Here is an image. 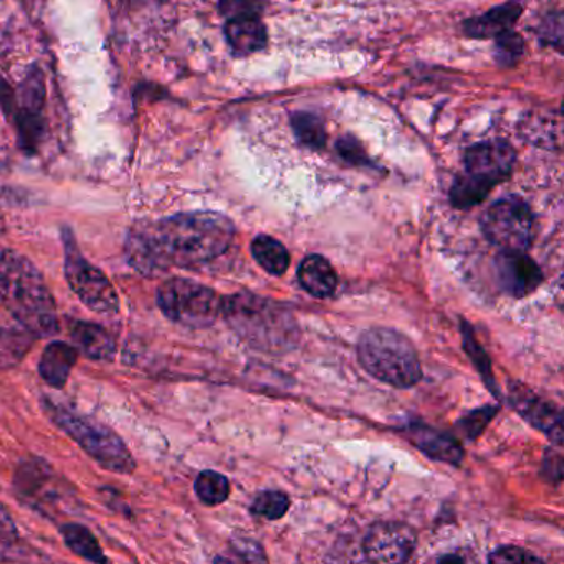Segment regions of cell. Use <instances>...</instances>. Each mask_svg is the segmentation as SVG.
Wrapping results in <instances>:
<instances>
[{
	"label": "cell",
	"instance_id": "obj_22",
	"mask_svg": "<svg viewBox=\"0 0 564 564\" xmlns=\"http://www.w3.org/2000/svg\"><path fill=\"white\" fill-rule=\"evenodd\" d=\"M65 544L78 556L91 561V563H108L100 543L95 534L84 524L68 523L62 527Z\"/></svg>",
	"mask_w": 564,
	"mask_h": 564
},
{
	"label": "cell",
	"instance_id": "obj_2",
	"mask_svg": "<svg viewBox=\"0 0 564 564\" xmlns=\"http://www.w3.org/2000/svg\"><path fill=\"white\" fill-rule=\"evenodd\" d=\"M0 302L31 335L61 332L57 305L37 267L15 250L0 247Z\"/></svg>",
	"mask_w": 564,
	"mask_h": 564
},
{
	"label": "cell",
	"instance_id": "obj_34",
	"mask_svg": "<svg viewBox=\"0 0 564 564\" xmlns=\"http://www.w3.org/2000/svg\"><path fill=\"white\" fill-rule=\"evenodd\" d=\"M0 107L11 118L15 107V90L4 77H0Z\"/></svg>",
	"mask_w": 564,
	"mask_h": 564
},
{
	"label": "cell",
	"instance_id": "obj_26",
	"mask_svg": "<svg viewBox=\"0 0 564 564\" xmlns=\"http://www.w3.org/2000/svg\"><path fill=\"white\" fill-rule=\"evenodd\" d=\"M524 54V42L517 32L508 31L495 37L494 58L500 67H514Z\"/></svg>",
	"mask_w": 564,
	"mask_h": 564
},
{
	"label": "cell",
	"instance_id": "obj_17",
	"mask_svg": "<svg viewBox=\"0 0 564 564\" xmlns=\"http://www.w3.org/2000/svg\"><path fill=\"white\" fill-rule=\"evenodd\" d=\"M72 339L87 358L94 361L110 362L117 356L113 336L97 323L74 322L70 326Z\"/></svg>",
	"mask_w": 564,
	"mask_h": 564
},
{
	"label": "cell",
	"instance_id": "obj_12",
	"mask_svg": "<svg viewBox=\"0 0 564 564\" xmlns=\"http://www.w3.org/2000/svg\"><path fill=\"white\" fill-rule=\"evenodd\" d=\"M495 273L500 289L513 299L531 295L543 282V272L527 252L501 250L495 259Z\"/></svg>",
	"mask_w": 564,
	"mask_h": 564
},
{
	"label": "cell",
	"instance_id": "obj_10",
	"mask_svg": "<svg viewBox=\"0 0 564 564\" xmlns=\"http://www.w3.org/2000/svg\"><path fill=\"white\" fill-rule=\"evenodd\" d=\"M481 230L488 242L500 250L527 252L533 242L534 216L520 197H505L481 216Z\"/></svg>",
	"mask_w": 564,
	"mask_h": 564
},
{
	"label": "cell",
	"instance_id": "obj_23",
	"mask_svg": "<svg viewBox=\"0 0 564 564\" xmlns=\"http://www.w3.org/2000/svg\"><path fill=\"white\" fill-rule=\"evenodd\" d=\"M290 124H292L296 140L303 147L316 151L326 147L325 121L318 115L310 113V111H296L290 118Z\"/></svg>",
	"mask_w": 564,
	"mask_h": 564
},
{
	"label": "cell",
	"instance_id": "obj_3",
	"mask_svg": "<svg viewBox=\"0 0 564 564\" xmlns=\"http://www.w3.org/2000/svg\"><path fill=\"white\" fill-rule=\"evenodd\" d=\"M230 328L252 348L269 355H285L296 348L299 323L283 303L252 292L223 299V313Z\"/></svg>",
	"mask_w": 564,
	"mask_h": 564
},
{
	"label": "cell",
	"instance_id": "obj_1",
	"mask_svg": "<svg viewBox=\"0 0 564 564\" xmlns=\"http://www.w3.org/2000/svg\"><path fill=\"white\" fill-rule=\"evenodd\" d=\"M236 226L210 210L181 213L131 227L124 243L128 263L143 275L171 269H199L232 246Z\"/></svg>",
	"mask_w": 564,
	"mask_h": 564
},
{
	"label": "cell",
	"instance_id": "obj_24",
	"mask_svg": "<svg viewBox=\"0 0 564 564\" xmlns=\"http://www.w3.org/2000/svg\"><path fill=\"white\" fill-rule=\"evenodd\" d=\"M196 495L207 507L224 503L230 495V484L219 471L204 470L196 478Z\"/></svg>",
	"mask_w": 564,
	"mask_h": 564
},
{
	"label": "cell",
	"instance_id": "obj_28",
	"mask_svg": "<svg viewBox=\"0 0 564 564\" xmlns=\"http://www.w3.org/2000/svg\"><path fill=\"white\" fill-rule=\"evenodd\" d=\"M336 153L352 166H372L365 147L355 137H343L336 141Z\"/></svg>",
	"mask_w": 564,
	"mask_h": 564
},
{
	"label": "cell",
	"instance_id": "obj_33",
	"mask_svg": "<svg viewBox=\"0 0 564 564\" xmlns=\"http://www.w3.org/2000/svg\"><path fill=\"white\" fill-rule=\"evenodd\" d=\"M18 528H15L14 520H12L9 511L6 510L4 505L0 503V556L8 553L18 543Z\"/></svg>",
	"mask_w": 564,
	"mask_h": 564
},
{
	"label": "cell",
	"instance_id": "obj_9",
	"mask_svg": "<svg viewBox=\"0 0 564 564\" xmlns=\"http://www.w3.org/2000/svg\"><path fill=\"white\" fill-rule=\"evenodd\" d=\"M47 87L44 72L39 65H32L24 80L15 90V107L11 118L18 130V144L28 156H34L41 150L47 134Z\"/></svg>",
	"mask_w": 564,
	"mask_h": 564
},
{
	"label": "cell",
	"instance_id": "obj_13",
	"mask_svg": "<svg viewBox=\"0 0 564 564\" xmlns=\"http://www.w3.org/2000/svg\"><path fill=\"white\" fill-rule=\"evenodd\" d=\"M508 388H510V402L514 411L524 421L530 422L534 429L561 445L563 442V417H561L560 409L554 408L553 402L544 401L543 398L534 394L520 382L511 381Z\"/></svg>",
	"mask_w": 564,
	"mask_h": 564
},
{
	"label": "cell",
	"instance_id": "obj_30",
	"mask_svg": "<svg viewBox=\"0 0 564 564\" xmlns=\"http://www.w3.org/2000/svg\"><path fill=\"white\" fill-rule=\"evenodd\" d=\"M490 563L501 564H527V563H543L540 556L530 553L528 550L518 546H501L495 550L494 553L488 556Z\"/></svg>",
	"mask_w": 564,
	"mask_h": 564
},
{
	"label": "cell",
	"instance_id": "obj_31",
	"mask_svg": "<svg viewBox=\"0 0 564 564\" xmlns=\"http://www.w3.org/2000/svg\"><path fill=\"white\" fill-rule=\"evenodd\" d=\"M464 346L468 351V356H470L471 361L477 365V368L480 369L481 376L487 379L488 386H490L491 391H495L494 384H491V368L490 361H488L487 355H485L481 346L478 345L477 339H475L474 333L468 328H464Z\"/></svg>",
	"mask_w": 564,
	"mask_h": 564
},
{
	"label": "cell",
	"instance_id": "obj_27",
	"mask_svg": "<svg viewBox=\"0 0 564 564\" xmlns=\"http://www.w3.org/2000/svg\"><path fill=\"white\" fill-rule=\"evenodd\" d=\"M269 0H220L219 12L226 21L240 18H260L265 14Z\"/></svg>",
	"mask_w": 564,
	"mask_h": 564
},
{
	"label": "cell",
	"instance_id": "obj_11",
	"mask_svg": "<svg viewBox=\"0 0 564 564\" xmlns=\"http://www.w3.org/2000/svg\"><path fill=\"white\" fill-rule=\"evenodd\" d=\"M417 546V534L409 524L381 521L365 538L366 560L371 563H405Z\"/></svg>",
	"mask_w": 564,
	"mask_h": 564
},
{
	"label": "cell",
	"instance_id": "obj_8",
	"mask_svg": "<svg viewBox=\"0 0 564 564\" xmlns=\"http://www.w3.org/2000/svg\"><path fill=\"white\" fill-rule=\"evenodd\" d=\"M65 279L75 295L94 312L115 315L120 312V299L113 283L104 272L91 265L78 249L70 229L64 230Z\"/></svg>",
	"mask_w": 564,
	"mask_h": 564
},
{
	"label": "cell",
	"instance_id": "obj_4",
	"mask_svg": "<svg viewBox=\"0 0 564 564\" xmlns=\"http://www.w3.org/2000/svg\"><path fill=\"white\" fill-rule=\"evenodd\" d=\"M359 365L368 375L395 389L414 388L422 379L421 359L411 339L392 328L368 329L356 346Z\"/></svg>",
	"mask_w": 564,
	"mask_h": 564
},
{
	"label": "cell",
	"instance_id": "obj_21",
	"mask_svg": "<svg viewBox=\"0 0 564 564\" xmlns=\"http://www.w3.org/2000/svg\"><path fill=\"white\" fill-rule=\"evenodd\" d=\"M252 256L270 275L282 276L290 267V253L280 240L259 236L252 242Z\"/></svg>",
	"mask_w": 564,
	"mask_h": 564
},
{
	"label": "cell",
	"instance_id": "obj_29",
	"mask_svg": "<svg viewBox=\"0 0 564 564\" xmlns=\"http://www.w3.org/2000/svg\"><path fill=\"white\" fill-rule=\"evenodd\" d=\"M536 35L543 44L554 45L557 51H563V15L561 12L550 14L540 28H536Z\"/></svg>",
	"mask_w": 564,
	"mask_h": 564
},
{
	"label": "cell",
	"instance_id": "obj_5",
	"mask_svg": "<svg viewBox=\"0 0 564 564\" xmlns=\"http://www.w3.org/2000/svg\"><path fill=\"white\" fill-rule=\"evenodd\" d=\"M517 151L508 141L494 140L475 144L465 153V171L455 177L451 187V204L467 210L487 199L495 186L505 183L513 173Z\"/></svg>",
	"mask_w": 564,
	"mask_h": 564
},
{
	"label": "cell",
	"instance_id": "obj_7",
	"mask_svg": "<svg viewBox=\"0 0 564 564\" xmlns=\"http://www.w3.org/2000/svg\"><path fill=\"white\" fill-rule=\"evenodd\" d=\"M158 306L177 325L187 328L213 326L223 313V299L196 280L174 276L158 289Z\"/></svg>",
	"mask_w": 564,
	"mask_h": 564
},
{
	"label": "cell",
	"instance_id": "obj_16",
	"mask_svg": "<svg viewBox=\"0 0 564 564\" xmlns=\"http://www.w3.org/2000/svg\"><path fill=\"white\" fill-rule=\"evenodd\" d=\"M224 34L237 57L257 54L269 44V32L260 18L229 19Z\"/></svg>",
	"mask_w": 564,
	"mask_h": 564
},
{
	"label": "cell",
	"instance_id": "obj_18",
	"mask_svg": "<svg viewBox=\"0 0 564 564\" xmlns=\"http://www.w3.org/2000/svg\"><path fill=\"white\" fill-rule=\"evenodd\" d=\"M300 285L315 299H329L338 289V275L328 259L318 253L305 257L299 267Z\"/></svg>",
	"mask_w": 564,
	"mask_h": 564
},
{
	"label": "cell",
	"instance_id": "obj_20",
	"mask_svg": "<svg viewBox=\"0 0 564 564\" xmlns=\"http://www.w3.org/2000/svg\"><path fill=\"white\" fill-rule=\"evenodd\" d=\"M78 352L74 346L54 341L45 348L39 365V372L52 388L62 389L67 384L72 369L77 365Z\"/></svg>",
	"mask_w": 564,
	"mask_h": 564
},
{
	"label": "cell",
	"instance_id": "obj_6",
	"mask_svg": "<svg viewBox=\"0 0 564 564\" xmlns=\"http://www.w3.org/2000/svg\"><path fill=\"white\" fill-rule=\"evenodd\" d=\"M44 408L48 417L65 431V434L70 435L101 467L117 474H131L137 468V462L130 448L124 445L123 438L118 437L107 425L77 414L72 409L48 399H45Z\"/></svg>",
	"mask_w": 564,
	"mask_h": 564
},
{
	"label": "cell",
	"instance_id": "obj_25",
	"mask_svg": "<svg viewBox=\"0 0 564 564\" xmlns=\"http://www.w3.org/2000/svg\"><path fill=\"white\" fill-rule=\"evenodd\" d=\"M289 508V495L279 490H267L257 495L250 510H252V513L256 514V517L265 518V520L269 521H275L285 517Z\"/></svg>",
	"mask_w": 564,
	"mask_h": 564
},
{
	"label": "cell",
	"instance_id": "obj_19",
	"mask_svg": "<svg viewBox=\"0 0 564 564\" xmlns=\"http://www.w3.org/2000/svg\"><path fill=\"white\" fill-rule=\"evenodd\" d=\"M521 137L544 150L561 148V113L554 110H534L521 121Z\"/></svg>",
	"mask_w": 564,
	"mask_h": 564
},
{
	"label": "cell",
	"instance_id": "obj_32",
	"mask_svg": "<svg viewBox=\"0 0 564 564\" xmlns=\"http://www.w3.org/2000/svg\"><path fill=\"white\" fill-rule=\"evenodd\" d=\"M497 408H481L471 412L467 417L462 419L460 427L464 429L468 438H477L487 427L488 422L497 414Z\"/></svg>",
	"mask_w": 564,
	"mask_h": 564
},
{
	"label": "cell",
	"instance_id": "obj_15",
	"mask_svg": "<svg viewBox=\"0 0 564 564\" xmlns=\"http://www.w3.org/2000/svg\"><path fill=\"white\" fill-rule=\"evenodd\" d=\"M521 14H523V6L513 0V2L490 9L478 18L468 19L462 25V31L467 37L477 39V41L495 39L505 32L513 31Z\"/></svg>",
	"mask_w": 564,
	"mask_h": 564
},
{
	"label": "cell",
	"instance_id": "obj_35",
	"mask_svg": "<svg viewBox=\"0 0 564 564\" xmlns=\"http://www.w3.org/2000/svg\"><path fill=\"white\" fill-rule=\"evenodd\" d=\"M158 2H161V0H158Z\"/></svg>",
	"mask_w": 564,
	"mask_h": 564
},
{
	"label": "cell",
	"instance_id": "obj_14",
	"mask_svg": "<svg viewBox=\"0 0 564 564\" xmlns=\"http://www.w3.org/2000/svg\"><path fill=\"white\" fill-rule=\"evenodd\" d=\"M404 432L405 437L432 460L458 465L464 458V447L460 442L447 432L437 431V429L429 427L421 422L408 425Z\"/></svg>",
	"mask_w": 564,
	"mask_h": 564
}]
</instances>
